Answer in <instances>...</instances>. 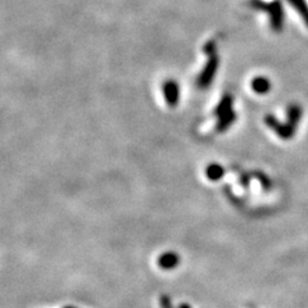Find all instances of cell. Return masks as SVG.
<instances>
[{
  "instance_id": "6da1fadb",
  "label": "cell",
  "mask_w": 308,
  "mask_h": 308,
  "mask_svg": "<svg viewBox=\"0 0 308 308\" xmlns=\"http://www.w3.org/2000/svg\"><path fill=\"white\" fill-rule=\"evenodd\" d=\"M250 7L257 11H263L268 13L270 23L275 32H281L284 26V9L280 0H274L266 3L263 0H250Z\"/></svg>"
},
{
  "instance_id": "7a4b0ae2",
  "label": "cell",
  "mask_w": 308,
  "mask_h": 308,
  "mask_svg": "<svg viewBox=\"0 0 308 308\" xmlns=\"http://www.w3.org/2000/svg\"><path fill=\"white\" fill-rule=\"evenodd\" d=\"M264 121L267 126L271 127L281 139H292L294 136L295 127H293L290 124H281L274 115H267Z\"/></svg>"
},
{
  "instance_id": "3957f363",
  "label": "cell",
  "mask_w": 308,
  "mask_h": 308,
  "mask_svg": "<svg viewBox=\"0 0 308 308\" xmlns=\"http://www.w3.org/2000/svg\"><path fill=\"white\" fill-rule=\"evenodd\" d=\"M302 119V108L298 104L289 105L288 108V124L292 125L293 127H297Z\"/></svg>"
},
{
  "instance_id": "277c9868",
  "label": "cell",
  "mask_w": 308,
  "mask_h": 308,
  "mask_svg": "<svg viewBox=\"0 0 308 308\" xmlns=\"http://www.w3.org/2000/svg\"><path fill=\"white\" fill-rule=\"evenodd\" d=\"M252 88L256 93L258 94H266L268 93L270 89H271V83H270L268 79L266 77H257L254 79L253 83H252Z\"/></svg>"
},
{
  "instance_id": "5b68a950",
  "label": "cell",
  "mask_w": 308,
  "mask_h": 308,
  "mask_svg": "<svg viewBox=\"0 0 308 308\" xmlns=\"http://www.w3.org/2000/svg\"><path fill=\"white\" fill-rule=\"evenodd\" d=\"M288 2L300 14L305 25L308 26V4L305 3V0H288Z\"/></svg>"
},
{
  "instance_id": "8992f818",
  "label": "cell",
  "mask_w": 308,
  "mask_h": 308,
  "mask_svg": "<svg viewBox=\"0 0 308 308\" xmlns=\"http://www.w3.org/2000/svg\"><path fill=\"white\" fill-rule=\"evenodd\" d=\"M179 263V257L175 253H166L161 256L160 266L165 270H171Z\"/></svg>"
},
{
  "instance_id": "52a82bcc",
  "label": "cell",
  "mask_w": 308,
  "mask_h": 308,
  "mask_svg": "<svg viewBox=\"0 0 308 308\" xmlns=\"http://www.w3.org/2000/svg\"><path fill=\"white\" fill-rule=\"evenodd\" d=\"M165 91H166V98H167L168 103H170L171 105L176 104L177 96H179V91H177L176 84H173L172 81H170V83L166 85Z\"/></svg>"
},
{
  "instance_id": "ba28073f",
  "label": "cell",
  "mask_w": 308,
  "mask_h": 308,
  "mask_svg": "<svg viewBox=\"0 0 308 308\" xmlns=\"http://www.w3.org/2000/svg\"><path fill=\"white\" fill-rule=\"evenodd\" d=\"M207 173H208L209 179L217 180L222 176V168H221L218 165H212L209 166L208 170H207Z\"/></svg>"
},
{
  "instance_id": "9c48e42d",
  "label": "cell",
  "mask_w": 308,
  "mask_h": 308,
  "mask_svg": "<svg viewBox=\"0 0 308 308\" xmlns=\"http://www.w3.org/2000/svg\"><path fill=\"white\" fill-rule=\"evenodd\" d=\"M161 302H162L163 308H171V302H170V298L168 297H162Z\"/></svg>"
},
{
  "instance_id": "30bf717a",
  "label": "cell",
  "mask_w": 308,
  "mask_h": 308,
  "mask_svg": "<svg viewBox=\"0 0 308 308\" xmlns=\"http://www.w3.org/2000/svg\"><path fill=\"white\" fill-rule=\"evenodd\" d=\"M180 308H190V307L187 304H181L180 305Z\"/></svg>"
},
{
  "instance_id": "8fae6325",
  "label": "cell",
  "mask_w": 308,
  "mask_h": 308,
  "mask_svg": "<svg viewBox=\"0 0 308 308\" xmlns=\"http://www.w3.org/2000/svg\"><path fill=\"white\" fill-rule=\"evenodd\" d=\"M68 308H71V307H68Z\"/></svg>"
}]
</instances>
